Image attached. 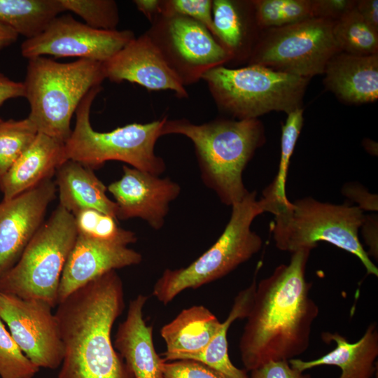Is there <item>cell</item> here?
I'll use <instances>...</instances> for the list:
<instances>
[{"label": "cell", "mask_w": 378, "mask_h": 378, "mask_svg": "<svg viewBox=\"0 0 378 378\" xmlns=\"http://www.w3.org/2000/svg\"><path fill=\"white\" fill-rule=\"evenodd\" d=\"M311 249L291 254L256 286L252 307L239 340L246 371L268 362L296 358L309 346L312 326L319 307L310 297L305 278Z\"/></svg>", "instance_id": "1"}, {"label": "cell", "mask_w": 378, "mask_h": 378, "mask_svg": "<svg viewBox=\"0 0 378 378\" xmlns=\"http://www.w3.org/2000/svg\"><path fill=\"white\" fill-rule=\"evenodd\" d=\"M64 346L59 378H134L116 351L111 330L125 309L115 270L94 279L57 305Z\"/></svg>", "instance_id": "2"}, {"label": "cell", "mask_w": 378, "mask_h": 378, "mask_svg": "<svg viewBox=\"0 0 378 378\" xmlns=\"http://www.w3.org/2000/svg\"><path fill=\"white\" fill-rule=\"evenodd\" d=\"M181 134L195 148L201 178L222 203L232 206L248 193L243 172L258 148L265 142L258 119L218 118L197 125L181 118L166 119L162 136Z\"/></svg>", "instance_id": "3"}, {"label": "cell", "mask_w": 378, "mask_h": 378, "mask_svg": "<svg viewBox=\"0 0 378 378\" xmlns=\"http://www.w3.org/2000/svg\"><path fill=\"white\" fill-rule=\"evenodd\" d=\"M105 79L100 62L78 59L64 63L46 57L30 58L22 82L30 107L27 118L38 133L65 143L80 103Z\"/></svg>", "instance_id": "4"}, {"label": "cell", "mask_w": 378, "mask_h": 378, "mask_svg": "<svg viewBox=\"0 0 378 378\" xmlns=\"http://www.w3.org/2000/svg\"><path fill=\"white\" fill-rule=\"evenodd\" d=\"M270 230L277 248L293 253L314 249L326 241L357 257L368 274L378 276V269L365 251L358 230L365 215L357 206L322 202L311 197L276 207Z\"/></svg>", "instance_id": "5"}, {"label": "cell", "mask_w": 378, "mask_h": 378, "mask_svg": "<svg viewBox=\"0 0 378 378\" xmlns=\"http://www.w3.org/2000/svg\"><path fill=\"white\" fill-rule=\"evenodd\" d=\"M252 191L232 206L230 220L216 241L188 266L166 269L153 288V295L164 305L186 289H196L218 280L257 253L262 246L261 237L251 226L265 212L262 200Z\"/></svg>", "instance_id": "6"}, {"label": "cell", "mask_w": 378, "mask_h": 378, "mask_svg": "<svg viewBox=\"0 0 378 378\" xmlns=\"http://www.w3.org/2000/svg\"><path fill=\"white\" fill-rule=\"evenodd\" d=\"M202 80L219 111L233 119L247 120L302 108L310 78L248 64L237 69L218 66L206 72Z\"/></svg>", "instance_id": "7"}, {"label": "cell", "mask_w": 378, "mask_h": 378, "mask_svg": "<svg viewBox=\"0 0 378 378\" xmlns=\"http://www.w3.org/2000/svg\"><path fill=\"white\" fill-rule=\"evenodd\" d=\"M102 85L92 89L76 111V124L64 143L67 160L91 169L107 161L124 162L132 167L160 176L166 169L162 158L155 153L157 140L167 117L148 123H131L105 132L95 131L90 123L92 103Z\"/></svg>", "instance_id": "8"}, {"label": "cell", "mask_w": 378, "mask_h": 378, "mask_svg": "<svg viewBox=\"0 0 378 378\" xmlns=\"http://www.w3.org/2000/svg\"><path fill=\"white\" fill-rule=\"evenodd\" d=\"M76 237L74 216L58 205L18 262L0 277V293L41 300L55 307L62 274Z\"/></svg>", "instance_id": "9"}, {"label": "cell", "mask_w": 378, "mask_h": 378, "mask_svg": "<svg viewBox=\"0 0 378 378\" xmlns=\"http://www.w3.org/2000/svg\"><path fill=\"white\" fill-rule=\"evenodd\" d=\"M334 22L309 18L262 30L247 63L310 79L323 74L328 61L340 52L332 34Z\"/></svg>", "instance_id": "10"}, {"label": "cell", "mask_w": 378, "mask_h": 378, "mask_svg": "<svg viewBox=\"0 0 378 378\" xmlns=\"http://www.w3.org/2000/svg\"><path fill=\"white\" fill-rule=\"evenodd\" d=\"M150 23L145 33L185 87L202 80L209 70L230 62L211 33L191 18L159 15Z\"/></svg>", "instance_id": "11"}, {"label": "cell", "mask_w": 378, "mask_h": 378, "mask_svg": "<svg viewBox=\"0 0 378 378\" xmlns=\"http://www.w3.org/2000/svg\"><path fill=\"white\" fill-rule=\"evenodd\" d=\"M134 37V33L130 29H95L76 20L71 14H61L41 34L25 39L20 52L27 59L52 55L104 62Z\"/></svg>", "instance_id": "12"}, {"label": "cell", "mask_w": 378, "mask_h": 378, "mask_svg": "<svg viewBox=\"0 0 378 378\" xmlns=\"http://www.w3.org/2000/svg\"><path fill=\"white\" fill-rule=\"evenodd\" d=\"M52 307L38 299L0 293V319L24 354L38 368L62 365L64 346Z\"/></svg>", "instance_id": "13"}, {"label": "cell", "mask_w": 378, "mask_h": 378, "mask_svg": "<svg viewBox=\"0 0 378 378\" xmlns=\"http://www.w3.org/2000/svg\"><path fill=\"white\" fill-rule=\"evenodd\" d=\"M57 192L52 178L9 200L0 202V277L19 260L43 223Z\"/></svg>", "instance_id": "14"}, {"label": "cell", "mask_w": 378, "mask_h": 378, "mask_svg": "<svg viewBox=\"0 0 378 378\" xmlns=\"http://www.w3.org/2000/svg\"><path fill=\"white\" fill-rule=\"evenodd\" d=\"M122 172V177L107 188L117 205V219L140 218L152 228L161 229L170 203L180 194V186L169 178L128 166Z\"/></svg>", "instance_id": "15"}, {"label": "cell", "mask_w": 378, "mask_h": 378, "mask_svg": "<svg viewBox=\"0 0 378 378\" xmlns=\"http://www.w3.org/2000/svg\"><path fill=\"white\" fill-rule=\"evenodd\" d=\"M102 64L105 78L111 82L128 81L149 90H171L178 98L188 97L185 86L146 33L134 37Z\"/></svg>", "instance_id": "16"}, {"label": "cell", "mask_w": 378, "mask_h": 378, "mask_svg": "<svg viewBox=\"0 0 378 378\" xmlns=\"http://www.w3.org/2000/svg\"><path fill=\"white\" fill-rule=\"evenodd\" d=\"M141 260V254L127 245L77 235L60 279L58 303L103 274Z\"/></svg>", "instance_id": "17"}, {"label": "cell", "mask_w": 378, "mask_h": 378, "mask_svg": "<svg viewBox=\"0 0 378 378\" xmlns=\"http://www.w3.org/2000/svg\"><path fill=\"white\" fill-rule=\"evenodd\" d=\"M148 296L139 294L130 300L125 319L119 324L113 345L134 378H163L164 359L157 354L153 326L143 314Z\"/></svg>", "instance_id": "18"}, {"label": "cell", "mask_w": 378, "mask_h": 378, "mask_svg": "<svg viewBox=\"0 0 378 378\" xmlns=\"http://www.w3.org/2000/svg\"><path fill=\"white\" fill-rule=\"evenodd\" d=\"M326 89L346 104H363L378 99V54L358 56L340 52L325 68Z\"/></svg>", "instance_id": "19"}, {"label": "cell", "mask_w": 378, "mask_h": 378, "mask_svg": "<svg viewBox=\"0 0 378 378\" xmlns=\"http://www.w3.org/2000/svg\"><path fill=\"white\" fill-rule=\"evenodd\" d=\"M323 342H334L335 347L328 354L312 360L293 358L290 366L304 372L321 365H335L340 368L339 378H372L377 371L375 361L378 356V328L376 323H370L363 336L356 342L350 343L338 332H323Z\"/></svg>", "instance_id": "20"}, {"label": "cell", "mask_w": 378, "mask_h": 378, "mask_svg": "<svg viewBox=\"0 0 378 378\" xmlns=\"http://www.w3.org/2000/svg\"><path fill=\"white\" fill-rule=\"evenodd\" d=\"M67 160L64 142L38 133L32 144L0 178L3 200L11 199L51 178Z\"/></svg>", "instance_id": "21"}, {"label": "cell", "mask_w": 378, "mask_h": 378, "mask_svg": "<svg viewBox=\"0 0 378 378\" xmlns=\"http://www.w3.org/2000/svg\"><path fill=\"white\" fill-rule=\"evenodd\" d=\"M214 37L230 62L248 61L261 30L252 1L213 0Z\"/></svg>", "instance_id": "22"}, {"label": "cell", "mask_w": 378, "mask_h": 378, "mask_svg": "<svg viewBox=\"0 0 378 378\" xmlns=\"http://www.w3.org/2000/svg\"><path fill=\"white\" fill-rule=\"evenodd\" d=\"M55 174L59 206L72 215L90 209L117 219V205L106 195L107 188L92 169L68 160L59 167Z\"/></svg>", "instance_id": "23"}, {"label": "cell", "mask_w": 378, "mask_h": 378, "mask_svg": "<svg viewBox=\"0 0 378 378\" xmlns=\"http://www.w3.org/2000/svg\"><path fill=\"white\" fill-rule=\"evenodd\" d=\"M221 323L203 305H194L183 309L160 329V335L167 349L162 356L202 351L218 332Z\"/></svg>", "instance_id": "24"}, {"label": "cell", "mask_w": 378, "mask_h": 378, "mask_svg": "<svg viewBox=\"0 0 378 378\" xmlns=\"http://www.w3.org/2000/svg\"><path fill=\"white\" fill-rule=\"evenodd\" d=\"M256 286L255 276L251 284L235 297L229 315L204 349L192 354L164 356V360H192L208 366L225 378H249L246 370L239 369L231 362L228 355L227 333L232 322L248 316L253 304Z\"/></svg>", "instance_id": "25"}, {"label": "cell", "mask_w": 378, "mask_h": 378, "mask_svg": "<svg viewBox=\"0 0 378 378\" xmlns=\"http://www.w3.org/2000/svg\"><path fill=\"white\" fill-rule=\"evenodd\" d=\"M65 12L61 0H0V23L30 39Z\"/></svg>", "instance_id": "26"}, {"label": "cell", "mask_w": 378, "mask_h": 378, "mask_svg": "<svg viewBox=\"0 0 378 378\" xmlns=\"http://www.w3.org/2000/svg\"><path fill=\"white\" fill-rule=\"evenodd\" d=\"M303 112L302 108L290 112L282 126L281 155L277 174L272 183L262 191L261 197L265 202V212L272 213L277 206L290 201L286 192L287 174L290 161L303 126Z\"/></svg>", "instance_id": "27"}, {"label": "cell", "mask_w": 378, "mask_h": 378, "mask_svg": "<svg viewBox=\"0 0 378 378\" xmlns=\"http://www.w3.org/2000/svg\"><path fill=\"white\" fill-rule=\"evenodd\" d=\"M332 34L340 52L358 56L378 54V31L363 19L355 7L334 22Z\"/></svg>", "instance_id": "28"}, {"label": "cell", "mask_w": 378, "mask_h": 378, "mask_svg": "<svg viewBox=\"0 0 378 378\" xmlns=\"http://www.w3.org/2000/svg\"><path fill=\"white\" fill-rule=\"evenodd\" d=\"M252 3L261 31L313 18L312 0H252Z\"/></svg>", "instance_id": "29"}, {"label": "cell", "mask_w": 378, "mask_h": 378, "mask_svg": "<svg viewBox=\"0 0 378 378\" xmlns=\"http://www.w3.org/2000/svg\"><path fill=\"white\" fill-rule=\"evenodd\" d=\"M38 133L28 118H0V178L32 144Z\"/></svg>", "instance_id": "30"}, {"label": "cell", "mask_w": 378, "mask_h": 378, "mask_svg": "<svg viewBox=\"0 0 378 378\" xmlns=\"http://www.w3.org/2000/svg\"><path fill=\"white\" fill-rule=\"evenodd\" d=\"M74 216L77 235L128 246L137 241L136 234L118 226L117 219L95 209H83Z\"/></svg>", "instance_id": "31"}, {"label": "cell", "mask_w": 378, "mask_h": 378, "mask_svg": "<svg viewBox=\"0 0 378 378\" xmlns=\"http://www.w3.org/2000/svg\"><path fill=\"white\" fill-rule=\"evenodd\" d=\"M65 11L75 13L89 27L100 30H116L120 18L113 0H61Z\"/></svg>", "instance_id": "32"}, {"label": "cell", "mask_w": 378, "mask_h": 378, "mask_svg": "<svg viewBox=\"0 0 378 378\" xmlns=\"http://www.w3.org/2000/svg\"><path fill=\"white\" fill-rule=\"evenodd\" d=\"M39 369L24 354L0 319V377L33 378Z\"/></svg>", "instance_id": "33"}, {"label": "cell", "mask_w": 378, "mask_h": 378, "mask_svg": "<svg viewBox=\"0 0 378 378\" xmlns=\"http://www.w3.org/2000/svg\"><path fill=\"white\" fill-rule=\"evenodd\" d=\"M212 6L213 0H161L160 15L191 18L205 27L214 37Z\"/></svg>", "instance_id": "34"}, {"label": "cell", "mask_w": 378, "mask_h": 378, "mask_svg": "<svg viewBox=\"0 0 378 378\" xmlns=\"http://www.w3.org/2000/svg\"><path fill=\"white\" fill-rule=\"evenodd\" d=\"M163 378H225L208 366L192 360L165 361Z\"/></svg>", "instance_id": "35"}, {"label": "cell", "mask_w": 378, "mask_h": 378, "mask_svg": "<svg viewBox=\"0 0 378 378\" xmlns=\"http://www.w3.org/2000/svg\"><path fill=\"white\" fill-rule=\"evenodd\" d=\"M356 3L354 0H312V16L336 22L351 10Z\"/></svg>", "instance_id": "36"}, {"label": "cell", "mask_w": 378, "mask_h": 378, "mask_svg": "<svg viewBox=\"0 0 378 378\" xmlns=\"http://www.w3.org/2000/svg\"><path fill=\"white\" fill-rule=\"evenodd\" d=\"M251 372L250 378H311L309 374L292 368L286 360L268 362Z\"/></svg>", "instance_id": "37"}, {"label": "cell", "mask_w": 378, "mask_h": 378, "mask_svg": "<svg viewBox=\"0 0 378 378\" xmlns=\"http://www.w3.org/2000/svg\"><path fill=\"white\" fill-rule=\"evenodd\" d=\"M342 194L358 204L362 211L378 210V196L369 192L358 183H346L342 188Z\"/></svg>", "instance_id": "38"}, {"label": "cell", "mask_w": 378, "mask_h": 378, "mask_svg": "<svg viewBox=\"0 0 378 378\" xmlns=\"http://www.w3.org/2000/svg\"><path fill=\"white\" fill-rule=\"evenodd\" d=\"M362 236L366 245L369 247L367 251L368 256L378 259V220L377 215H365L360 226Z\"/></svg>", "instance_id": "39"}, {"label": "cell", "mask_w": 378, "mask_h": 378, "mask_svg": "<svg viewBox=\"0 0 378 378\" xmlns=\"http://www.w3.org/2000/svg\"><path fill=\"white\" fill-rule=\"evenodd\" d=\"M24 97L22 82L15 81L0 71V107L8 100Z\"/></svg>", "instance_id": "40"}, {"label": "cell", "mask_w": 378, "mask_h": 378, "mask_svg": "<svg viewBox=\"0 0 378 378\" xmlns=\"http://www.w3.org/2000/svg\"><path fill=\"white\" fill-rule=\"evenodd\" d=\"M355 8L363 19L378 31V1H356Z\"/></svg>", "instance_id": "41"}, {"label": "cell", "mask_w": 378, "mask_h": 378, "mask_svg": "<svg viewBox=\"0 0 378 378\" xmlns=\"http://www.w3.org/2000/svg\"><path fill=\"white\" fill-rule=\"evenodd\" d=\"M161 0H134L136 8L151 22L160 15Z\"/></svg>", "instance_id": "42"}, {"label": "cell", "mask_w": 378, "mask_h": 378, "mask_svg": "<svg viewBox=\"0 0 378 378\" xmlns=\"http://www.w3.org/2000/svg\"><path fill=\"white\" fill-rule=\"evenodd\" d=\"M18 36L12 29L0 23V50L15 43Z\"/></svg>", "instance_id": "43"}, {"label": "cell", "mask_w": 378, "mask_h": 378, "mask_svg": "<svg viewBox=\"0 0 378 378\" xmlns=\"http://www.w3.org/2000/svg\"><path fill=\"white\" fill-rule=\"evenodd\" d=\"M363 145L365 150L372 155H377V143L374 142V141L369 139H365L363 140Z\"/></svg>", "instance_id": "44"}, {"label": "cell", "mask_w": 378, "mask_h": 378, "mask_svg": "<svg viewBox=\"0 0 378 378\" xmlns=\"http://www.w3.org/2000/svg\"><path fill=\"white\" fill-rule=\"evenodd\" d=\"M376 378H378V373H377V372H376Z\"/></svg>", "instance_id": "45"}, {"label": "cell", "mask_w": 378, "mask_h": 378, "mask_svg": "<svg viewBox=\"0 0 378 378\" xmlns=\"http://www.w3.org/2000/svg\"><path fill=\"white\" fill-rule=\"evenodd\" d=\"M57 378H59V377H57Z\"/></svg>", "instance_id": "46"}]
</instances>
